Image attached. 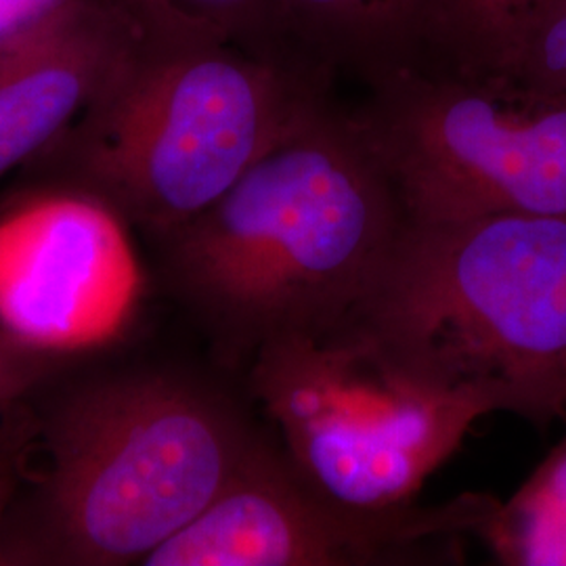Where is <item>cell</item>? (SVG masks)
I'll return each mask as SVG.
<instances>
[{
  "mask_svg": "<svg viewBox=\"0 0 566 566\" xmlns=\"http://www.w3.org/2000/svg\"><path fill=\"white\" fill-rule=\"evenodd\" d=\"M103 9H133L163 30H182L158 20L139 0H0V63Z\"/></svg>",
  "mask_w": 566,
  "mask_h": 566,
  "instance_id": "14",
  "label": "cell"
},
{
  "mask_svg": "<svg viewBox=\"0 0 566 566\" xmlns=\"http://www.w3.org/2000/svg\"><path fill=\"white\" fill-rule=\"evenodd\" d=\"M355 112L409 221L566 217V93L409 65Z\"/></svg>",
  "mask_w": 566,
  "mask_h": 566,
  "instance_id": "6",
  "label": "cell"
},
{
  "mask_svg": "<svg viewBox=\"0 0 566 566\" xmlns=\"http://www.w3.org/2000/svg\"><path fill=\"white\" fill-rule=\"evenodd\" d=\"M407 221L353 112L327 103L219 202L160 242L166 277L229 353L332 332Z\"/></svg>",
  "mask_w": 566,
  "mask_h": 566,
  "instance_id": "1",
  "label": "cell"
},
{
  "mask_svg": "<svg viewBox=\"0 0 566 566\" xmlns=\"http://www.w3.org/2000/svg\"><path fill=\"white\" fill-rule=\"evenodd\" d=\"M343 324L449 382L500 380L528 420L566 416V217L405 221Z\"/></svg>",
  "mask_w": 566,
  "mask_h": 566,
  "instance_id": "4",
  "label": "cell"
},
{
  "mask_svg": "<svg viewBox=\"0 0 566 566\" xmlns=\"http://www.w3.org/2000/svg\"><path fill=\"white\" fill-rule=\"evenodd\" d=\"M139 2H143L158 20H163L168 25L206 28L259 55L308 61L287 39L277 0H139Z\"/></svg>",
  "mask_w": 566,
  "mask_h": 566,
  "instance_id": "12",
  "label": "cell"
},
{
  "mask_svg": "<svg viewBox=\"0 0 566 566\" xmlns=\"http://www.w3.org/2000/svg\"><path fill=\"white\" fill-rule=\"evenodd\" d=\"M160 32L133 9H103L2 61L0 177L57 142L122 63Z\"/></svg>",
  "mask_w": 566,
  "mask_h": 566,
  "instance_id": "8",
  "label": "cell"
},
{
  "mask_svg": "<svg viewBox=\"0 0 566 566\" xmlns=\"http://www.w3.org/2000/svg\"><path fill=\"white\" fill-rule=\"evenodd\" d=\"M544 0H430L418 67L468 78L491 76L526 18Z\"/></svg>",
  "mask_w": 566,
  "mask_h": 566,
  "instance_id": "10",
  "label": "cell"
},
{
  "mask_svg": "<svg viewBox=\"0 0 566 566\" xmlns=\"http://www.w3.org/2000/svg\"><path fill=\"white\" fill-rule=\"evenodd\" d=\"M430 0H277L294 49L327 74L367 84L416 65Z\"/></svg>",
  "mask_w": 566,
  "mask_h": 566,
  "instance_id": "9",
  "label": "cell"
},
{
  "mask_svg": "<svg viewBox=\"0 0 566 566\" xmlns=\"http://www.w3.org/2000/svg\"><path fill=\"white\" fill-rule=\"evenodd\" d=\"M261 432L240 405L172 371L105 376L61 397L46 464L0 565H143L223 491Z\"/></svg>",
  "mask_w": 566,
  "mask_h": 566,
  "instance_id": "3",
  "label": "cell"
},
{
  "mask_svg": "<svg viewBox=\"0 0 566 566\" xmlns=\"http://www.w3.org/2000/svg\"><path fill=\"white\" fill-rule=\"evenodd\" d=\"M481 537L506 565L566 566V437Z\"/></svg>",
  "mask_w": 566,
  "mask_h": 566,
  "instance_id": "11",
  "label": "cell"
},
{
  "mask_svg": "<svg viewBox=\"0 0 566 566\" xmlns=\"http://www.w3.org/2000/svg\"><path fill=\"white\" fill-rule=\"evenodd\" d=\"M334 82L208 30L151 34L32 163L163 242L334 102Z\"/></svg>",
  "mask_w": 566,
  "mask_h": 566,
  "instance_id": "2",
  "label": "cell"
},
{
  "mask_svg": "<svg viewBox=\"0 0 566 566\" xmlns=\"http://www.w3.org/2000/svg\"><path fill=\"white\" fill-rule=\"evenodd\" d=\"M15 464L18 451L0 455V523L15 495Z\"/></svg>",
  "mask_w": 566,
  "mask_h": 566,
  "instance_id": "16",
  "label": "cell"
},
{
  "mask_svg": "<svg viewBox=\"0 0 566 566\" xmlns=\"http://www.w3.org/2000/svg\"><path fill=\"white\" fill-rule=\"evenodd\" d=\"M497 507L486 493L437 506H353L311 483L283 447L261 434L212 504L143 566L455 563L464 535H481Z\"/></svg>",
  "mask_w": 566,
  "mask_h": 566,
  "instance_id": "7",
  "label": "cell"
},
{
  "mask_svg": "<svg viewBox=\"0 0 566 566\" xmlns=\"http://www.w3.org/2000/svg\"><path fill=\"white\" fill-rule=\"evenodd\" d=\"M57 350L15 329H0V420L63 364Z\"/></svg>",
  "mask_w": 566,
  "mask_h": 566,
  "instance_id": "15",
  "label": "cell"
},
{
  "mask_svg": "<svg viewBox=\"0 0 566 566\" xmlns=\"http://www.w3.org/2000/svg\"><path fill=\"white\" fill-rule=\"evenodd\" d=\"M491 76L537 93H566V0H544L526 18Z\"/></svg>",
  "mask_w": 566,
  "mask_h": 566,
  "instance_id": "13",
  "label": "cell"
},
{
  "mask_svg": "<svg viewBox=\"0 0 566 566\" xmlns=\"http://www.w3.org/2000/svg\"><path fill=\"white\" fill-rule=\"evenodd\" d=\"M250 388L304 476L361 507L413 502L486 413L528 420L514 386L437 378L350 324L264 343L254 353Z\"/></svg>",
  "mask_w": 566,
  "mask_h": 566,
  "instance_id": "5",
  "label": "cell"
}]
</instances>
